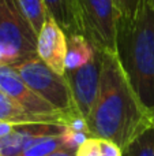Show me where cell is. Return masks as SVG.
Instances as JSON below:
<instances>
[{"label": "cell", "instance_id": "6da1fadb", "mask_svg": "<svg viewBox=\"0 0 154 156\" xmlns=\"http://www.w3.org/2000/svg\"><path fill=\"white\" fill-rule=\"evenodd\" d=\"M86 123L92 137L112 141L123 152L153 126L150 114L131 88L116 52H102L98 94Z\"/></svg>", "mask_w": 154, "mask_h": 156}, {"label": "cell", "instance_id": "7a4b0ae2", "mask_svg": "<svg viewBox=\"0 0 154 156\" xmlns=\"http://www.w3.org/2000/svg\"><path fill=\"white\" fill-rule=\"evenodd\" d=\"M116 55L138 100L154 110V4L141 0L135 15L117 16Z\"/></svg>", "mask_w": 154, "mask_h": 156}, {"label": "cell", "instance_id": "3957f363", "mask_svg": "<svg viewBox=\"0 0 154 156\" xmlns=\"http://www.w3.org/2000/svg\"><path fill=\"white\" fill-rule=\"evenodd\" d=\"M37 56V32L16 0H0V66H16Z\"/></svg>", "mask_w": 154, "mask_h": 156}, {"label": "cell", "instance_id": "277c9868", "mask_svg": "<svg viewBox=\"0 0 154 156\" xmlns=\"http://www.w3.org/2000/svg\"><path fill=\"white\" fill-rule=\"evenodd\" d=\"M15 70L33 92L67 119V123L76 116H82L75 107L65 77L48 67L38 56L16 66Z\"/></svg>", "mask_w": 154, "mask_h": 156}, {"label": "cell", "instance_id": "5b68a950", "mask_svg": "<svg viewBox=\"0 0 154 156\" xmlns=\"http://www.w3.org/2000/svg\"><path fill=\"white\" fill-rule=\"evenodd\" d=\"M81 34L101 52H116L117 11L113 0H78Z\"/></svg>", "mask_w": 154, "mask_h": 156}, {"label": "cell", "instance_id": "8992f818", "mask_svg": "<svg viewBox=\"0 0 154 156\" xmlns=\"http://www.w3.org/2000/svg\"><path fill=\"white\" fill-rule=\"evenodd\" d=\"M101 69H102V52L97 51L95 56L86 65L74 70H67L64 73V77L72 93L75 107L85 119L89 116L97 99Z\"/></svg>", "mask_w": 154, "mask_h": 156}, {"label": "cell", "instance_id": "52a82bcc", "mask_svg": "<svg viewBox=\"0 0 154 156\" xmlns=\"http://www.w3.org/2000/svg\"><path fill=\"white\" fill-rule=\"evenodd\" d=\"M0 90L15 100L21 107H23L29 112L44 116H59L64 119L67 125V119L62 114H59L49 103L41 99L35 92H33L27 86V83L22 80L15 67L0 66Z\"/></svg>", "mask_w": 154, "mask_h": 156}, {"label": "cell", "instance_id": "ba28073f", "mask_svg": "<svg viewBox=\"0 0 154 156\" xmlns=\"http://www.w3.org/2000/svg\"><path fill=\"white\" fill-rule=\"evenodd\" d=\"M68 38L55 19L48 16L37 34V56L60 76L65 73Z\"/></svg>", "mask_w": 154, "mask_h": 156}, {"label": "cell", "instance_id": "9c48e42d", "mask_svg": "<svg viewBox=\"0 0 154 156\" xmlns=\"http://www.w3.org/2000/svg\"><path fill=\"white\" fill-rule=\"evenodd\" d=\"M63 123H25L15 125L8 136L0 138V156H16L37 140L51 136H62Z\"/></svg>", "mask_w": 154, "mask_h": 156}, {"label": "cell", "instance_id": "30bf717a", "mask_svg": "<svg viewBox=\"0 0 154 156\" xmlns=\"http://www.w3.org/2000/svg\"><path fill=\"white\" fill-rule=\"evenodd\" d=\"M0 122H7L12 125H25V123H63L65 121L59 116H44L35 115L18 104L15 100L0 90Z\"/></svg>", "mask_w": 154, "mask_h": 156}, {"label": "cell", "instance_id": "8fae6325", "mask_svg": "<svg viewBox=\"0 0 154 156\" xmlns=\"http://www.w3.org/2000/svg\"><path fill=\"white\" fill-rule=\"evenodd\" d=\"M48 15L59 23L65 34H81L78 19V0H44Z\"/></svg>", "mask_w": 154, "mask_h": 156}, {"label": "cell", "instance_id": "7c38bea8", "mask_svg": "<svg viewBox=\"0 0 154 156\" xmlns=\"http://www.w3.org/2000/svg\"><path fill=\"white\" fill-rule=\"evenodd\" d=\"M67 38L68 51L67 58H65V71L81 67L95 56L98 49L92 45L82 34L68 36Z\"/></svg>", "mask_w": 154, "mask_h": 156}, {"label": "cell", "instance_id": "4fadbf2b", "mask_svg": "<svg viewBox=\"0 0 154 156\" xmlns=\"http://www.w3.org/2000/svg\"><path fill=\"white\" fill-rule=\"evenodd\" d=\"M16 2L38 34L42 25L49 16L44 0H16Z\"/></svg>", "mask_w": 154, "mask_h": 156}, {"label": "cell", "instance_id": "5bb4252c", "mask_svg": "<svg viewBox=\"0 0 154 156\" xmlns=\"http://www.w3.org/2000/svg\"><path fill=\"white\" fill-rule=\"evenodd\" d=\"M124 156H154V125L141 133L126 148Z\"/></svg>", "mask_w": 154, "mask_h": 156}, {"label": "cell", "instance_id": "9a60e30c", "mask_svg": "<svg viewBox=\"0 0 154 156\" xmlns=\"http://www.w3.org/2000/svg\"><path fill=\"white\" fill-rule=\"evenodd\" d=\"M62 136H51V137L40 138L16 156H48L49 154L63 147Z\"/></svg>", "mask_w": 154, "mask_h": 156}, {"label": "cell", "instance_id": "2e32d148", "mask_svg": "<svg viewBox=\"0 0 154 156\" xmlns=\"http://www.w3.org/2000/svg\"><path fill=\"white\" fill-rule=\"evenodd\" d=\"M63 148H67L70 151L76 152L79 149V147L90 138V133L87 132H79V130H74L65 126V132L63 133Z\"/></svg>", "mask_w": 154, "mask_h": 156}, {"label": "cell", "instance_id": "e0dca14e", "mask_svg": "<svg viewBox=\"0 0 154 156\" xmlns=\"http://www.w3.org/2000/svg\"><path fill=\"white\" fill-rule=\"evenodd\" d=\"M139 2L141 0H113L117 11V16H124V18L134 16L136 10H138Z\"/></svg>", "mask_w": 154, "mask_h": 156}, {"label": "cell", "instance_id": "ac0fdd59", "mask_svg": "<svg viewBox=\"0 0 154 156\" xmlns=\"http://www.w3.org/2000/svg\"><path fill=\"white\" fill-rule=\"evenodd\" d=\"M124 152L115 143L101 138V155L100 156H123Z\"/></svg>", "mask_w": 154, "mask_h": 156}, {"label": "cell", "instance_id": "d6986e66", "mask_svg": "<svg viewBox=\"0 0 154 156\" xmlns=\"http://www.w3.org/2000/svg\"><path fill=\"white\" fill-rule=\"evenodd\" d=\"M14 126L15 125L12 123H7V122H0V138L5 137V136H8L11 132H12Z\"/></svg>", "mask_w": 154, "mask_h": 156}, {"label": "cell", "instance_id": "ffe728a7", "mask_svg": "<svg viewBox=\"0 0 154 156\" xmlns=\"http://www.w3.org/2000/svg\"><path fill=\"white\" fill-rule=\"evenodd\" d=\"M48 156H76V152H74V151H70V149H67V148H59V149H56L55 152H52V154H49Z\"/></svg>", "mask_w": 154, "mask_h": 156}, {"label": "cell", "instance_id": "44dd1931", "mask_svg": "<svg viewBox=\"0 0 154 156\" xmlns=\"http://www.w3.org/2000/svg\"><path fill=\"white\" fill-rule=\"evenodd\" d=\"M150 118H152V122H153V125H154V110L150 112Z\"/></svg>", "mask_w": 154, "mask_h": 156}, {"label": "cell", "instance_id": "7402d4cb", "mask_svg": "<svg viewBox=\"0 0 154 156\" xmlns=\"http://www.w3.org/2000/svg\"><path fill=\"white\" fill-rule=\"evenodd\" d=\"M152 2H153V4H154V0H152Z\"/></svg>", "mask_w": 154, "mask_h": 156}]
</instances>
